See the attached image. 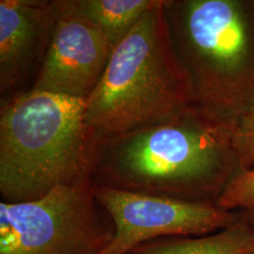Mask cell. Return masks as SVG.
<instances>
[{
  "mask_svg": "<svg viewBox=\"0 0 254 254\" xmlns=\"http://www.w3.org/2000/svg\"><path fill=\"white\" fill-rule=\"evenodd\" d=\"M236 119L192 103L153 127L97 146L94 186L216 203L241 171L234 147Z\"/></svg>",
  "mask_w": 254,
  "mask_h": 254,
  "instance_id": "cell-1",
  "label": "cell"
},
{
  "mask_svg": "<svg viewBox=\"0 0 254 254\" xmlns=\"http://www.w3.org/2000/svg\"><path fill=\"white\" fill-rule=\"evenodd\" d=\"M155 0L113 49L85 122L96 146L173 118L193 103L190 75L173 45L165 9Z\"/></svg>",
  "mask_w": 254,
  "mask_h": 254,
  "instance_id": "cell-2",
  "label": "cell"
},
{
  "mask_svg": "<svg viewBox=\"0 0 254 254\" xmlns=\"http://www.w3.org/2000/svg\"><path fill=\"white\" fill-rule=\"evenodd\" d=\"M86 100L31 89L0 112L2 201L37 200L58 187L91 180L97 146Z\"/></svg>",
  "mask_w": 254,
  "mask_h": 254,
  "instance_id": "cell-3",
  "label": "cell"
},
{
  "mask_svg": "<svg viewBox=\"0 0 254 254\" xmlns=\"http://www.w3.org/2000/svg\"><path fill=\"white\" fill-rule=\"evenodd\" d=\"M193 103L236 119L254 99V0H166Z\"/></svg>",
  "mask_w": 254,
  "mask_h": 254,
  "instance_id": "cell-4",
  "label": "cell"
},
{
  "mask_svg": "<svg viewBox=\"0 0 254 254\" xmlns=\"http://www.w3.org/2000/svg\"><path fill=\"white\" fill-rule=\"evenodd\" d=\"M113 235L91 180L37 200L0 202V254H104Z\"/></svg>",
  "mask_w": 254,
  "mask_h": 254,
  "instance_id": "cell-5",
  "label": "cell"
},
{
  "mask_svg": "<svg viewBox=\"0 0 254 254\" xmlns=\"http://www.w3.org/2000/svg\"><path fill=\"white\" fill-rule=\"evenodd\" d=\"M93 190L114 225V235L104 254H127L136 246L165 237L208 236L233 225L241 217V210L228 211L213 202L94 185Z\"/></svg>",
  "mask_w": 254,
  "mask_h": 254,
  "instance_id": "cell-6",
  "label": "cell"
},
{
  "mask_svg": "<svg viewBox=\"0 0 254 254\" xmlns=\"http://www.w3.org/2000/svg\"><path fill=\"white\" fill-rule=\"evenodd\" d=\"M112 52L98 28L61 7L33 89L87 100L99 84Z\"/></svg>",
  "mask_w": 254,
  "mask_h": 254,
  "instance_id": "cell-7",
  "label": "cell"
},
{
  "mask_svg": "<svg viewBox=\"0 0 254 254\" xmlns=\"http://www.w3.org/2000/svg\"><path fill=\"white\" fill-rule=\"evenodd\" d=\"M61 15L59 0L0 1V92L18 87L42 64Z\"/></svg>",
  "mask_w": 254,
  "mask_h": 254,
  "instance_id": "cell-8",
  "label": "cell"
},
{
  "mask_svg": "<svg viewBox=\"0 0 254 254\" xmlns=\"http://www.w3.org/2000/svg\"><path fill=\"white\" fill-rule=\"evenodd\" d=\"M254 252V230L241 217L208 236L165 237L136 246L127 254H249Z\"/></svg>",
  "mask_w": 254,
  "mask_h": 254,
  "instance_id": "cell-9",
  "label": "cell"
},
{
  "mask_svg": "<svg viewBox=\"0 0 254 254\" xmlns=\"http://www.w3.org/2000/svg\"><path fill=\"white\" fill-rule=\"evenodd\" d=\"M155 0H60L62 9L90 22L114 49Z\"/></svg>",
  "mask_w": 254,
  "mask_h": 254,
  "instance_id": "cell-10",
  "label": "cell"
},
{
  "mask_svg": "<svg viewBox=\"0 0 254 254\" xmlns=\"http://www.w3.org/2000/svg\"><path fill=\"white\" fill-rule=\"evenodd\" d=\"M216 204L228 211L254 207V166L250 170H241L236 173Z\"/></svg>",
  "mask_w": 254,
  "mask_h": 254,
  "instance_id": "cell-11",
  "label": "cell"
},
{
  "mask_svg": "<svg viewBox=\"0 0 254 254\" xmlns=\"http://www.w3.org/2000/svg\"><path fill=\"white\" fill-rule=\"evenodd\" d=\"M234 147L241 170L254 166V99L236 119Z\"/></svg>",
  "mask_w": 254,
  "mask_h": 254,
  "instance_id": "cell-12",
  "label": "cell"
},
{
  "mask_svg": "<svg viewBox=\"0 0 254 254\" xmlns=\"http://www.w3.org/2000/svg\"><path fill=\"white\" fill-rule=\"evenodd\" d=\"M243 213V216L245 218L247 222L252 226L254 230V207L253 208L241 210Z\"/></svg>",
  "mask_w": 254,
  "mask_h": 254,
  "instance_id": "cell-13",
  "label": "cell"
},
{
  "mask_svg": "<svg viewBox=\"0 0 254 254\" xmlns=\"http://www.w3.org/2000/svg\"><path fill=\"white\" fill-rule=\"evenodd\" d=\"M249 254H254V252H252V253H250Z\"/></svg>",
  "mask_w": 254,
  "mask_h": 254,
  "instance_id": "cell-14",
  "label": "cell"
}]
</instances>
